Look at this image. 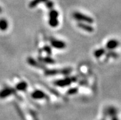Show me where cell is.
I'll return each instance as SVG.
<instances>
[{
	"label": "cell",
	"instance_id": "6da1fadb",
	"mask_svg": "<svg viewBox=\"0 0 121 120\" xmlns=\"http://www.w3.org/2000/svg\"><path fill=\"white\" fill-rule=\"evenodd\" d=\"M72 72V68L66 67V68L60 69H47L44 70V75L46 76H54L58 74L68 75L70 74Z\"/></svg>",
	"mask_w": 121,
	"mask_h": 120
},
{
	"label": "cell",
	"instance_id": "7a4b0ae2",
	"mask_svg": "<svg viewBox=\"0 0 121 120\" xmlns=\"http://www.w3.org/2000/svg\"><path fill=\"white\" fill-rule=\"evenodd\" d=\"M77 81V78L76 77H67L62 79L57 80L54 81V84L58 87H66L68 86H69L71 84L74 82H76Z\"/></svg>",
	"mask_w": 121,
	"mask_h": 120
},
{
	"label": "cell",
	"instance_id": "3957f363",
	"mask_svg": "<svg viewBox=\"0 0 121 120\" xmlns=\"http://www.w3.org/2000/svg\"><path fill=\"white\" fill-rule=\"evenodd\" d=\"M73 17L74 19H75L79 22H84V23H89V24H92V23H94V21L92 17L79 12H74L73 14Z\"/></svg>",
	"mask_w": 121,
	"mask_h": 120
},
{
	"label": "cell",
	"instance_id": "277c9868",
	"mask_svg": "<svg viewBox=\"0 0 121 120\" xmlns=\"http://www.w3.org/2000/svg\"><path fill=\"white\" fill-rule=\"evenodd\" d=\"M26 61H27L28 64L33 67H36V68L42 69V70H46L47 69L44 64L39 62L38 60L37 61L35 59H34L31 57H28L26 59Z\"/></svg>",
	"mask_w": 121,
	"mask_h": 120
},
{
	"label": "cell",
	"instance_id": "5b68a950",
	"mask_svg": "<svg viewBox=\"0 0 121 120\" xmlns=\"http://www.w3.org/2000/svg\"><path fill=\"white\" fill-rule=\"evenodd\" d=\"M51 46L54 47V49L62 50L66 48V44L64 41H60V40L53 39L51 41Z\"/></svg>",
	"mask_w": 121,
	"mask_h": 120
},
{
	"label": "cell",
	"instance_id": "8992f818",
	"mask_svg": "<svg viewBox=\"0 0 121 120\" xmlns=\"http://www.w3.org/2000/svg\"><path fill=\"white\" fill-rule=\"evenodd\" d=\"M119 41L115 39H112L108 41L106 44V49L108 50H114L119 46Z\"/></svg>",
	"mask_w": 121,
	"mask_h": 120
},
{
	"label": "cell",
	"instance_id": "52a82bcc",
	"mask_svg": "<svg viewBox=\"0 0 121 120\" xmlns=\"http://www.w3.org/2000/svg\"><path fill=\"white\" fill-rule=\"evenodd\" d=\"M104 113L105 115L111 118L112 116H117L118 110L115 107L109 106L108 107L106 108H105Z\"/></svg>",
	"mask_w": 121,
	"mask_h": 120
},
{
	"label": "cell",
	"instance_id": "ba28073f",
	"mask_svg": "<svg viewBox=\"0 0 121 120\" xmlns=\"http://www.w3.org/2000/svg\"><path fill=\"white\" fill-rule=\"evenodd\" d=\"M15 93V90L12 88H5L0 91V99H4Z\"/></svg>",
	"mask_w": 121,
	"mask_h": 120
},
{
	"label": "cell",
	"instance_id": "9c48e42d",
	"mask_svg": "<svg viewBox=\"0 0 121 120\" xmlns=\"http://www.w3.org/2000/svg\"><path fill=\"white\" fill-rule=\"evenodd\" d=\"M78 26L80 29L87 31L88 33H92L94 31V27L91 25V24L87 23H84V22H79L78 23Z\"/></svg>",
	"mask_w": 121,
	"mask_h": 120
},
{
	"label": "cell",
	"instance_id": "30bf717a",
	"mask_svg": "<svg viewBox=\"0 0 121 120\" xmlns=\"http://www.w3.org/2000/svg\"><path fill=\"white\" fill-rule=\"evenodd\" d=\"M47 95L43 91L37 90L34 91L31 94V97L35 99H43L46 98Z\"/></svg>",
	"mask_w": 121,
	"mask_h": 120
},
{
	"label": "cell",
	"instance_id": "8fae6325",
	"mask_svg": "<svg viewBox=\"0 0 121 120\" xmlns=\"http://www.w3.org/2000/svg\"><path fill=\"white\" fill-rule=\"evenodd\" d=\"M38 60L39 62H41L43 64H53L55 63V60L53 59L50 56H46V57H43V56H39L38 58Z\"/></svg>",
	"mask_w": 121,
	"mask_h": 120
},
{
	"label": "cell",
	"instance_id": "7c38bea8",
	"mask_svg": "<svg viewBox=\"0 0 121 120\" xmlns=\"http://www.w3.org/2000/svg\"><path fill=\"white\" fill-rule=\"evenodd\" d=\"M28 88V83L26 82L22 81V82H19L15 86V90L19 91H26Z\"/></svg>",
	"mask_w": 121,
	"mask_h": 120
},
{
	"label": "cell",
	"instance_id": "4fadbf2b",
	"mask_svg": "<svg viewBox=\"0 0 121 120\" xmlns=\"http://www.w3.org/2000/svg\"><path fill=\"white\" fill-rule=\"evenodd\" d=\"M9 27V23L8 20L5 18H1L0 19V30L4 31L8 29Z\"/></svg>",
	"mask_w": 121,
	"mask_h": 120
},
{
	"label": "cell",
	"instance_id": "5bb4252c",
	"mask_svg": "<svg viewBox=\"0 0 121 120\" xmlns=\"http://www.w3.org/2000/svg\"><path fill=\"white\" fill-rule=\"evenodd\" d=\"M106 49L104 48H100V49H97L95 52H94V55L96 58H100V57L104 55L106 53Z\"/></svg>",
	"mask_w": 121,
	"mask_h": 120
},
{
	"label": "cell",
	"instance_id": "9a60e30c",
	"mask_svg": "<svg viewBox=\"0 0 121 120\" xmlns=\"http://www.w3.org/2000/svg\"><path fill=\"white\" fill-rule=\"evenodd\" d=\"M105 56L108 58H114V59H116L118 58L119 55L116 52H115L114 50H109V52L105 53Z\"/></svg>",
	"mask_w": 121,
	"mask_h": 120
},
{
	"label": "cell",
	"instance_id": "2e32d148",
	"mask_svg": "<svg viewBox=\"0 0 121 120\" xmlns=\"http://www.w3.org/2000/svg\"><path fill=\"white\" fill-rule=\"evenodd\" d=\"M49 25L53 28L57 27L59 25V21L58 18H49Z\"/></svg>",
	"mask_w": 121,
	"mask_h": 120
},
{
	"label": "cell",
	"instance_id": "e0dca14e",
	"mask_svg": "<svg viewBox=\"0 0 121 120\" xmlns=\"http://www.w3.org/2000/svg\"><path fill=\"white\" fill-rule=\"evenodd\" d=\"M59 16V13L55 9H51L49 13V18H58Z\"/></svg>",
	"mask_w": 121,
	"mask_h": 120
},
{
	"label": "cell",
	"instance_id": "ac0fdd59",
	"mask_svg": "<svg viewBox=\"0 0 121 120\" xmlns=\"http://www.w3.org/2000/svg\"><path fill=\"white\" fill-rule=\"evenodd\" d=\"M45 5H46V8H48V9L51 10V9H52L54 8V2L51 1V0H48L45 2Z\"/></svg>",
	"mask_w": 121,
	"mask_h": 120
},
{
	"label": "cell",
	"instance_id": "d6986e66",
	"mask_svg": "<svg viewBox=\"0 0 121 120\" xmlns=\"http://www.w3.org/2000/svg\"><path fill=\"white\" fill-rule=\"evenodd\" d=\"M78 88L76 87H73V88H71L70 89L68 90L67 94L69 95H73V94L78 93Z\"/></svg>",
	"mask_w": 121,
	"mask_h": 120
},
{
	"label": "cell",
	"instance_id": "ffe728a7",
	"mask_svg": "<svg viewBox=\"0 0 121 120\" xmlns=\"http://www.w3.org/2000/svg\"><path fill=\"white\" fill-rule=\"evenodd\" d=\"M43 50H44V52H46L48 55H52V48L49 46H45L43 48Z\"/></svg>",
	"mask_w": 121,
	"mask_h": 120
},
{
	"label": "cell",
	"instance_id": "44dd1931",
	"mask_svg": "<svg viewBox=\"0 0 121 120\" xmlns=\"http://www.w3.org/2000/svg\"><path fill=\"white\" fill-rule=\"evenodd\" d=\"M111 120H119V119L117 117V116H114L111 118Z\"/></svg>",
	"mask_w": 121,
	"mask_h": 120
},
{
	"label": "cell",
	"instance_id": "7402d4cb",
	"mask_svg": "<svg viewBox=\"0 0 121 120\" xmlns=\"http://www.w3.org/2000/svg\"><path fill=\"white\" fill-rule=\"evenodd\" d=\"M39 1L40 3H45L46 1H48V0H39Z\"/></svg>",
	"mask_w": 121,
	"mask_h": 120
},
{
	"label": "cell",
	"instance_id": "603a6c76",
	"mask_svg": "<svg viewBox=\"0 0 121 120\" xmlns=\"http://www.w3.org/2000/svg\"><path fill=\"white\" fill-rule=\"evenodd\" d=\"M1 12H2V9L0 7V14H1Z\"/></svg>",
	"mask_w": 121,
	"mask_h": 120
},
{
	"label": "cell",
	"instance_id": "cb8c5ba5",
	"mask_svg": "<svg viewBox=\"0 0 121 120\" xmlns=\"http://www.w3.org/2000/svg\"><path fill=\"white\" fill-rule=\"evenodd\" d=\"M104 120V119H103V120Z\"/></svg>",
	"mask_w": 121,
	"mask_h": 120
}]
</instances>
